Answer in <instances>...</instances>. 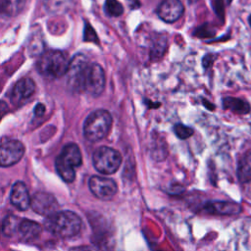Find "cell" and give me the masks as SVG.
Returning a JSON list of instances; mask_svg holds the SVG:
<instances>
[{"label": "cell", "instance_id": "ba28073f", "mask_svg": "<svg viewBox=\"0 0 251 251\" xmlns=\"http://www.w3.org/2000/svg\"><path fill=\"white\" fill-rule=\"evenodd\" d=\"M30 207L38 215L49 217L57 212L59 204L57 199L48 192H35L31 196Z\"/></svg>", "mask_w": 251, "mask_h": 251}, {"label": "cell", "instance_id": "30bf717a", "mask_svg": "<svg viewBox=\"0 0 251 251\" xmlns=\"http://www.w3.org/2000/svg\"><path fill=\"white\" fill-rule=\"evenodd\" d=\"M183 11V5L179 0H163L157 9V14L166 23H173L182 16Z\"/></svg>", "mask_w": 251, "mask_h": 251}, {"label": "cell", "instance_id": "7c38bea8", "mask_svg": "<svg viewBox=\"0 0 251 251\" xmlns=\"http://www.w3.org/2000/svg\"><path fill=\"white\" fill-rule=\"evenodd\" d=\"M11 204L20 211H25L30 207L31 197L28 190L23 181H16L10 193Z\"/></svg>", "mask_w": 251, "mask_h": 251}, {"label": "cell", "instance_id": "44dd1931", "mask_svg": "<svg viewBox=\"0 0 251 251\" xmlns=\"http://www.w3.org/2000/svg\"><path fill=\"white\" fill-rule=\"evenodd\" d=\"M174 131L176 135L180 139H186L190 137L193 134V129L187 126H184L182 124H176L174 127Z\"/></svg>", "mask_w": 251, "mask_h": 251}, {"label": "cell", "instance_id": "6da1fadb", "mask_svg": "<svg viewBox=\"0 0 251 251\" xmlns=\"http://www.w3.org/2000/svg\"><path fill=\"white\" fill-rule=\"evenodd\" d=\"M68 82L77 91H83L91 96H99L105 87L106 76L103 68L96 63H88L85 56L76 54L70 62Z\"/></svg>", "mask_w": 251, "mask_h": 251}, {"label": "cell", "instance_id": "7a4b0ae2", "mask_svg": "<svg viewBox=\"0 0 251 251\" xmlns=\"http://www.w3.org/2000/svg\"><path fill=\"white\" fill-rule=\"evenodd\" d=\"M82 226L80 218L72 211H61L49 216L44 221V227L51 233L69 238L76 235Z\"/></svg>", "mask_w": 251, "mask_h": 251}, {"label": "cell", "instance_id": "5bb4252c", "mask_svg": "<svg viewBox=\"0 0 251 251\" xmlns=\"http://www.w3.org/2000/svg\"><path fill=\"white\" fill-rule=\"evenodd\" d=\"M41 226L33 221L24 219L20 223L19 226V232L21 234V237L25 241H31L38 237V235L41 232Z\"/></svg>", "mask_w": 251, "mask_h": 251}, {"label": "cell", "instance_id": "8fae6325", "mask_svg": "<svg viewBox=\"0 0 251 251\" xmlns=\"http://www.w3.org/2000/svg\"><path fill=\"white\" fill-rule=\"evenodd\" d=\"M35 90V83L31 78L25 77L20 79L11 92V101L14 105L19 106L25 102Z\"/></svg>", "mask_w": 251, "mask_h": 251}, {"label": "cell", "instance_id": "3957f363", "mask_svg": "<svg viewBox=\"0 0 251 251\" xmlns=\"http://www.w3.org/2000/svg\"><path fill=\"white\" fill-rule=\"evenodd\" d=\"M82 163V157L75 143L66 144L55 161V168L60 177L66 182H73L75 178V169Z\"/></svg>", "mask_w": 251, "mask_h": 251}, {"label": "cell", "instance_id": "4fadbf2b", "mask_svg": "<svg viewBox=\"0 0 251 251\" xmlns=\"http://www.w3.org/2000/svg\"><path fill=\"white\" fill-rule=\"evenodd\" d=\"M204 210L214 215H235L241 212V206L230 201H209L204 205Z\"/></svg>", "mask_w": 251, "mask_h": 251}, {"label": "cell", "instance_id": "5b68a950", "mask_svg": "<svg viewBox=\"0 0 251 251\" xmlns=\"http://www.w3.org/2000/svg\"><path fill=\"white\" fill-rule=\"evenodd\" d=\"M69 65L70 63L62 52L51 50L40 56L37 62V69L42 75L49 78H57L67 75Z\"/></svg>", "mask_w": 251, "mask_h": 251}, {"label": "cell", "instance_id": "ac0fdd59", "mask_svg": "<svg viewBox=\"0 0 251 251\" xmlns=\"http://www.w3.org/2000/svg\"><path fill=\"white\" fill-rule=\"evenodd\" d=\"M21 221L18 217L14 215H8L4 218L2 223V232L6 236H13L17 231H19Z\"/></svg>", "mask_w": 251, "mask_h": 251}, {"label": "cell", "instance_id": "9a60e30c", "mask_svg": "<svg viewBox=\"0 0 251 251\" xmlns=\"http://www.w3.org/2000/svg\"><path fill=\"white\" fill-rule=\"evenodd\" d=\"M223 106L235 114L246 115L250 112L251 108L247 101L236 97H225L223 99Z\"/></svg>", "mask_w": 251, "mask_h": 251}, {"label": "cell", "instance_id": "cb8c5ba5", "mask_svg": "<svg viewBox=\"0 0 251 251\" xmlns=\"http://www.w3.org/2000/svg\"><path fill=\"white\" fill-rule=\"evenodd\" d=\"M215 5H216L215 10H216L218 16H219L221 19H223V18H224V11H225L223 0H216Z\"/></svg>", "mask_w": 251, "mask_h": 251}, {"label": "cell", "instance_id": "484cf974", "mask_svg": "<svg viewBox=\"0 0 251 251\" xmlns=\"http://www.w3.org/2000/svg\"><path fill=\"white\" fill-rule=\"evenodd\" d=\"M75 251H91V250L87 247H79V248H76Z\"/></svg>", "mask_w": 251, "mask_h": 251}, {"label": "cell", "instance_id": "52a82bcc", "mask_svg": "<svg viewBox=\"0 0 251 251\" xmlns=\"http://www.w3.org/2000/svg\"><path fill=\"white\" fill-rule=\"evenodd\" d=\"M88 186L91 193L101 200L112 199L118 191L114 179L100 176H92L88 180Z\"/></svg>", "mask_w": 251, "mask_h": 251}, {"label": "cell", "instance_id": "2e32d148", "mask_svg": "<svg viewBox=\"0 0 251 251\" xmlns=\"http://www.w3.org/2000/svg\"><path fill=\"white\" fill-rule=\"evenodd\" d=\"M237 177L242 182L251 179V149L245 152L238 161Z\"/></svg>", "mask_w": 251, "mask_h": 251}, {"label": "cell", "instance_id": "277c9868", "mask_svg": "<svg viewBox=\"0 0 251 251\" xmlns=\"http://www.w3.org/2000/svg\"><path fill=\"white\" fill-rule=\"evenodd\" d=\"M111 126V114L107 110L98 109L85 119L83 124V135L91 142L99 141L108 135Z\"/></svg>", "mask_w": 251, "mask_h": 251}, {"label": "cell", "instance_id": "d4e9b609", "mask_svg": "<svg viewBox=\"0 0 251 251\" xmlns=\"http://www.w3.org/2000/svg\"><path fill=\"white\" fill-rule=\"evenodd\" d=\"M45 112V107L42 105V104H37L35 109H34V113L35 115L38 117V116H42Z\"/></svg>", "mask_w": 251, "mask_h": 251}, {"label": "cell", "instance_id": "4316f807", "mask_svg": "<svg viewBox=\"0 0 251 251\" xmlns=\"http://www.w3.org/2000/svg\"><path fill=\"white\" fill-rule=\"evenodd\" d=\"M248 20H249V23H250V25H251V15L249 16V19H248Z\"/></svg>", "mask_w": 251, "mask_h": 251}, {"label": "cell", "instance_id": "9c48e42d", "mask_svg": "<svg viewBox=\"0 0 251 251\" xmlns=\"http://www.w3.org/2000/svg\"><path fill=\"white\" fill-rule=\"evenodd\" d=\"M25 154L24 144L16 139H10L2 143L0 149V164L2 167H10L17 164Z\"/></svg>", "mask_w": 251, "mask_h": 251}, {"label": "cell", "instance_id": "d6986e66", "mask_svg": "<svg viewBox=\"0 0 251 251\" xmlns=\"http://www.w3.org/2000/svg\"><path fill=\"white\" fill-rule=\"evenodd\" d=\"M73 0H43L44 6L50 13H59L67 10Z\"/></svg>", "mask_w": 251, "mask_h": 251}, {"label": "cell", "instance_id": "8992f818", "mask_svg": "<svg viewBox=\"0 0 251 251\" xmlns=\"http://www.w3.org/2000/svg\"><path fill=\"white\" fill-rule=\"evenodd\" d=\"M93 166L101 174L112 175L122 164V155L119 151L108 146L97 148L92 156Z\"/></svg>", "mask_w": 251, "mask_h": 251}, {"label": "cell", "instance_id": "7402d4cb", "mask_svg": "<svg viewBox=\"0 0 251 251\" xmlns=\"http://www.w3.org/2000/svg\"><path fill=\"white\" fill-rule=\"evenodd\" d=\"M84 40L86 41H92V42H98V38L96 35V32L94 29L91 27L90 25H86L84 28Z\"/></svg>", "mask_w": 251, "mask_h": 251}, {"label": "cell", "instance_id": "603a6c76", "mask_svg": "<svg viewBox=\"0 0 251 251\" xmlns=\"http://www.w3.org/2000/svg\"><path fill=\"white\" fill-rule=\"evenodd\" d=\"M242 190H243V193H244L245 197L251 201V179L248 180V181L243 182Z\"/></svg>", "mask_w": 251, "mask_h": 251}, {"label": "cell", "instance_id": "e0dca14e", "mask_svg": "<svg viewBox=\"0 0 251 251\" xmlns=\"http://www.w3.org/2000/svg\"><path fill=\"white\" fill-rule=\"evenodd\" d=\"M25 0H1L2 12L10 17L17 16L25 7Z\"/></svg>", "mask_w": 251, "mask_h": 251}, {"label": "cell", "instance_id": "ffe728a7", "mask_svg": "<svg viewBox=\"0 0 251 251\" xmlns=\"http://www.w3.org/2000/svg\"><path fill=\"white\" fill-rule=\"evenodd\" d=\"M104 9L106 14L110 17H119L124 13L123 5L117 0H106Z\"/></svg>", "mask_w": 251, "mask_h": 251}]
</instances>
